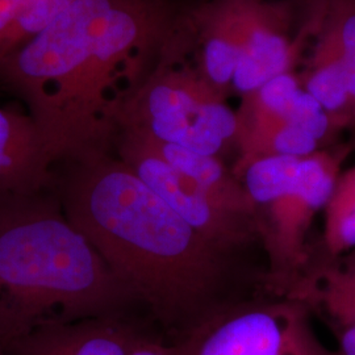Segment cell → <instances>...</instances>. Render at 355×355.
Returning <instances> with one entry per match:
<instances>
[{
    "mask_svg": "<svg viewBox=\"0 0 355 355\" xmlns=\"http://www.w3.org/2000/svg\"><path fill=\"white\" fill-rule=\"evenodd\" d=\"M178 19L164 0H76L37 36L0 58V82L23 99L54 162L110 152L114 86L130 89Z\"/></svg>",
    "mask_w": 355,
    "mask_h": 355,
    "instance_id": "6da1fadb",
    "label": "cell"
},
{
    "mask_svg": "<svg viewBox=\"0 0 355 355\" xmlns=\"http://www.w3.org/2000/svg\"><path fill=\"white\" fill-rule=\"evenodd\" d=\"M58 192L69 221L171 340L240 302L230 297L233 255L192 228L117 155L69 164Z\"/></svg>",
    "mask_w": 355,
    "mask_h": 355,
    "instance_id": "7a4b0ae2",
    "label": "cell"
},
{
    "mask_svg": "<svg viewBox=\"0 0 355 355\" xmlns=\"http://www.w3.org/2000/svg\"><path fill=\"white\" fill-rule=\"evenodd\" d=\"M137 300L58 198L0 193V346L51 324L124 315Z\"/></svg>",
    "mask_w": 355,
    "mask_h": 355,
    "instance_id": "3957f363",
    "label": "cell"
},
{
    "mask_svg": "<svg viewBox=\"0 0 355 355\" xmlns=\"http://www.w3.org/2000/svg\"><path fill=\"white\" fill-rule=\"evenodd\" d=\"M116 130L136 129L154 140L218 157L236 144L237 114L225 95L190 66L159 58L137 86L123 94L114 111Z\"/></svg>",
    "mask_w": 355,
    "mask_h": 355,
    "instance_id": "277c9868",
    "label": "cell"
},
{
    "mask_svg": "<svg viewBox=\"0 0 355 355\" xmlns=\"http://www.w3.org/2000/svg\"><path fill=\"white\" fill-rule=\"evenodd\" d=\"M306 305L286 295L240 300L171 340L178 355H341L318 340Z\"/></svg>",
    "mask_w": 355,
    "mask_h": 355,
    "instance_id": "5b68a950",
    "label": "cell"
},
{
    "mask_svg": "<svg viewBox=\"0 0 355 355\" xmlns=\"http://www.w3.org/2000/svg\"><path fill=\"white\" fill-rule=\"evenodd\" d=\"M347 152V148H325L302 157L291 187L257 208L261 239L277 279L291 284L306 265V232L315 215L328 203Z\"/></svg>",
    "mask_w": 355,
    "mask_h": 355,
    "instance_id": "8992f818",
    "label": "cell"
},
{
    "mask_svg": "<svg viewBox=\"0 0 355 355\" xmlns=\"http://www.w3.org/2000/svg\"><path fill=\"white\" fill-rule=\"evenodd\" d=\"M114 144L116 155L171 209L217 248L233 255L261 239L257 220L234 214L215 202L153 150L139 132L117 129Z\"/></svg>",
    "mask_w": 355,
    "mask_h": 355,
    "instance_id": "52a82bcc",
    "label": "cell"
},
{
    "mask_svg": "<svg viewBox=\"0 0 355 355\" xmlns=\"http://www.w3.org/2000/svg\"><path fill=\"white\" fill-rule=\"evenodd\" d=\"M309 24L315 42L300 85L340 129L355 125V0H324Z\"/></svg>",
    "mask_w": 355,
    "mask_h": 355,
    "instance_id": "ba28073f",
    "label": "cell"
},
{
    "mask_svg": "<svg viewBox=\"0 0 355 355\" xmlns=\"http://www.w3.org/2000/svg\"><path fill=\"white\" fill-rule=\"evenodd\" d=\"M284 7L261 1L249 26L236 66L232 89L245 96L277 76L292 73L299 61L311 26L291 40Z\"/></svg>",
    "mask_w": 355,
    "mask_h": 355,
    "instance_id": "9c48e42d",
    "label": "cell"
},
{
    "mask_svg": "<svg viewBox=\"0 0 355 355\" xmlns=\"http://www.w3.org/2000/svg\"><path fill=\"white\" fill-rule=\"evenodd\" d=\"M149 331L124 315L51 324L4 346L7 355H129Z\"/></svg>",
    "mask_w": 355,
    "mask_h": 355,
    "instance_id": "30bf717a",
    "label": "cell"
},
{
    "mask_svg": "<svg viewBox=\"0 0 355 355\" xmlns=\"http://www.w3.org/2000/svg\"><path fill=\"white\" fill-rule=\"evenodd\" d=\"M287 295L329 321L340 337V354L355 355V249L303 268Z\"/></svg>",
    "mask_w": 355,
    "mask_h": 355,
    "instance_id": "8fae6325",
    "label": "cell"
},
{
    "mask_svg": "<svg viewBox=\"0 0 355 355\" xmlns=\"http://www.w3.org/2000/svg\"><path fill=\"white\" fill-rule=\"evenodd\" d=\"M54 164L35 119L29 114L0 108V193H42L53 183Z\"/></svg>",
    "mask_w": 355,
    "mask_h": 355,
    "instance_id": "7c38bea8",
    "label": "cell"
},
{
    "mask_svg": "<svg viewBox=\"0 0 355 355\" xmlns=\"http://www.w3.org/2000/svg\"><path fill=\"white\" fill-rule=\"evenodd\" d=\"M136 132L145 137L153 150L158 153L168 165L175 168L183 177L190 179L215 202L234 214L246 216L258 221L255 205L243 189L240 179L234 175L233 170H229L223 164L220 157L200 154L174 144L154 140L140 130Z\"/></svg>",
    "mask_w": 355,
    "mask_h": 355,
    "instance_id": "4fadbf2b",
    "label": "cell"
},
{
    "mask_svg": "<svg viewBox=\"0 0 355 355\" xmlns=\"http://www.w3.org/2000/svg\"><path fill=\"white\" fill-rule=\"evenodd\" d=\"M322 245L328 257L355 249V165L340 174L324 208Z\"/></svg>",
    "mask_w": 355,
    "mask_h": 355,
    "instance_id": "5bb4252c",
    "label": "cell"
},
{
    "mask_svg": "<svg viewBox=\"0 0 355 355\" xmlns=\"http://www.w3.org/2000/svg\"><path fill=\"white\" fill-rule=\"evenodd\" d=\"M76 0H21V8L10 37L0 51V58L16 51L37 36Z\"/></svg>",
    "mask_w": 355,
    "mask_h": 355,
    "instance_id": "9a60e30c",
    "label": "cell"
},
{
    "mask_svg": "<svg viewBox=\"0 0 355 355\" xmlns=\"http://www.w3.org/2000/svg\"><path fill=\"white\" fill-rule=\"evenodd\" d=\"M129 355H178L174 341L148 333Z\"/></svg>",
    "mask_w": 355,
    "mask_h": 355,
    "instance_id": "2e32d148",
    "label": "cell"
},
{
    "mask_svg": "<svg viewBox=\"0 0 355 355\" xmlns=\"http://www.w3.org/2000/svg\"><path fill=\"white\" fill-rule=\"evenodd\" d=\"M21 0H0V51L16 26Z\"/></svg>",
    "mask_w": 355,
    "mask_h": 355,
    "instance_id": "e0dca14e",
    "label": "cell"
},
{
    "mask_svg": "<svg viewBox=\"0 0 355 355\" xmlns=\"http://www.w3.org/2000/svg\"><path fill=\"white\" fill-rule=\"evenodd\" d=\"M0 355H7L6 354V352H4V349L0 346Z\"/></svg>",
    "mask_w": 355,
    "mask_h": 355,
    "instance_id": "ac0fdd59",
    "label": "cell"
}]
</instances>
